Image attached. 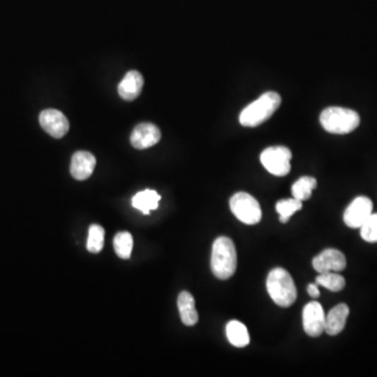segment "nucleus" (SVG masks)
<instances>
[{"label": "nucleus", "mask_w": 377, "mask_h": 377, "mask_svg": "<svg viewBox=\"0 0 377 377\" xmlns=\"http://www.w3.org/2000/svg\"><path fill=\"white\" fill-rule=\"evenodd\" d=\"M280 105V95L274 92H265L242 110L239 116L240 124L244 127H257L272 118Z\"/></svg>", "instance_id": "obj_1"}, {"label": "nucleus", "mask_w": 377, "mask_h": 377, "mask_svg": "<svg viewBox=\"0 0 377 377\" xmlns=\"http://www.w3.org/2000/svg\"><path fill=\"white\" fill-rule=\"evenodd\" d=\"M211 268L216 278L227 280L237 270V251L235 244L227 237L215 240L212 249Z\"/></svg>", "instance_id": "obj_2"}, {"label": "nucleus", "mask_w": 377, "mask_h": 377, "mask_svg": "<svg viewBox=\"0 0 377 377\" xmlns=\"http://www.w3.org/2000/svg\"><path fill=\"white\" fill-rule=\"evenodd\" d=\"M266 288L272 300L280 307H289L296 302V284L289 273L284 268H277L270 270L266 280Z\"/></svg>", "instance_id": "obj_3"}, {"label": "nucleus", "mask_w": 377, "mask_h": 377, "mask_svg": "<svg viewBox=\"0 0 377 377\" xmlns=\"http://www.w3.org/2000/svg\"><path fill=\"white\" fill-rule=\"evenodd\" d=\"M322 127L329 133L347 134L359 127L361 119L354 110L344 107H328L320 116Z\"/></svg>", "instance_id": "obj_4"}, {"label": "nucleus", "mask_w": 377, "mask_h": 377, "mask_svg": "<svg viewBox=\"0 0 377 377\" xmlns=\"http://www.w3.org/2000/svg\"><path fill=\"white\" fill-rule=\"evenodd\" d=\"M232 213L244 225H257L262 220V210L257 199L246 192H238L229 201Z\"/></svg>", "instance_id": "obj_5"}, {"label": "nucleus", "mask_w": 377, "mask_h": 377, "mask_svg": "<svg viewBox=\"0 0 377 377\" xmlns=\"http://www.w3.org/2000/svg\"><path fill=\"white\" fill-rule=\"evenodd\" d=\"M292 151L283 146L268 147L260 155L264 168L275 176L282 177L290 171Z\"/></svg>", "instance_id": "obj_6"}, {"label": "nucleus", "mask_w": 377, "mask_h": 377, "mask_svg": "<svg viewBox=\"0 0 377 377\" xmlns=\"http://www.w3.org/2000/svg\"><path fill=\"white\" fill-rule=\"evenodd\" d=\"M373 211L371 199L366 196H359L347 208L344 213V222L351 229H359Z\"/></svg>", "instance_id": "obj_7"}, {"label": "nucleus", "mask_w": 377, "mask_h": 377, "mask_svg": "<svg viewBox=\"0 0 377 377\" xmlns=\"http://www.w3.org/2000/svg\"><path fill=\"white\" fill-rule=\"evenodd\" d=\"M326 314L318 302L309 303L303 309V327L305 333L311 337H318L325 333Z\"/></svg>", "instance_id": "obj_8"}, {"label": "nucleus", "mask_w": 377, "mask_h": 377, "mask_svg": "<svg viewBox=\"0 0 377 377\" xmlns=\"http://www.w3.org/2000/svg\"><path fill=\"white\" fill-rule=\"evenodd\" d=\"M347 265L346 257L342 251L335 249H327L313 258V266L318 274L325 273H339L345 270Z\"/></svg>", "instance_id": "obj_9"}, {"label": "nucleus", "mask_w": 377, "mask_h": 377, "mask_svg": "<svg viewBox=\"0 0 377 377\" xmlns=\"http://www.w3.org/2000/svg\"><path fill=\"white\" fill-rule=\"evenodd\" d=\"M39 122L43 130L53 138H61L68 132V120L59 110H43L39 116Z\"/></svg>", "instance_id": "obj_10"}, {"label": "nucleus", "mask_w": 377, "mask_h": 377, "mask_svg": "<svg viewBox=\"0 0 377 377\" xmlns=\"http://www.w3.org/2000/svg\"><path fill=\"white\" fill-rule=\"evenodd\" d=\"M162 133L157 126L151 123H142L134 128L130 138L132 146L138 150L150 148L160 140Z\"/></svg>", "instance_id": "obj_11"}, {"label": "nucleus", "mask_w": 377, "mask_h": 377, "mask_svg": "<svg viewBox=\"0 0 377 377\" xmlns=\"http://www.w3.org/2000/svg\"><path fill=\"white\" fill-rule=\"evenodd\" d=\"M97 160L92 153L78 151L71 157V174L77 181H85L92 176Z\"/></svg>", "instance_id": "obj_12"}, {"label": "nucleus", "mask_w": 377, "mask_h": 377, "mask_svg": "<svg viewBox=\"0 0 377 377\" xmlns=\"http://www.w3.org/2000/svg\"><path fill=\"white\" fill-rule=\"evenodd\" d=\"M143 86H144L143 76L136 71H128L124 79L119 84V95L125 101H133L142 92Z\"/></svg>", "instance_id": "obj_13"}, {"label": "nucleus", "mask_w": 377, "mask_h": 377, "mask_svg": "<svg viewBox=\"0 0 377 377\" xmlns=\"http://www.w3.org/2000/svg\"><path fill=\"white\" fill-rule=\"evenodd\" d=\"M349 311H350L346 304H339L333 307L326 316L325 333L331 337L340 335L345 328Z\"/></svg>", "instance_id": "obj_14"}, {"label": "nucleus", "mask_w": 377, "mask_h": 377, "mask_svg": "<svg viewBox=\"0 0 377 377\" xmlns=\"http://www.w3.org/2000/svg\"><path fill=\"white\" fill-rule=\"evenodd\" d=\"M177 306H179V316L181 322L186 326H194L198 322V313L195 307V300L192 294L188 292H183L179 294L177 299Z\"/></svg>", "instance_id": "obj_15"}, {"label": "nucleus", "mask_w": 377, "mask_h": 377, "mask_svg": "<svg viewBox=\"0 0 377 377\" xmlns=\"http://www.w3.org/2000/svg\"><path fill=\"white\" fill-rule=\"evenodd\" d=\"M227 340L232 345L237 348H244L250 344V335L246 325L239 321H231L225 327Z\"/></svg>", "instance_id": "obj_16"}, {"label": "nucleus", "mask_w": 377, "mask_h": 377, "mask_svg": "<svg viewBox=\"0 0 377 377\" xmlns=\"http://www.w3.org/2000/svg\"><path fill=\"white\" fill-rule=\"evenodd\" d=\"M160 201V195H158L157 191L145 190L143 192H138L132 198V205L136 209L140 210L145 215H148L151 210L157 209Z\"/></svg>", "instance_id": "obj_17"}, {"label": "nucleus", "mask_w": 377, "mask_h": 377, "mask_svg": "<svg viewBox=\"0 0 377 377\" xmlns=\"http://www.w3.org/2000/svg\"><path fill=\"white\" fill-rule=\"evenodd\" d=\"M316 188V179L311 176H303L292 185V193L294 198L301 201H309Z\"/></svg>", "instance_id": "obj_18"}, {"label": "nucleus", "mask_w": 377, "mask_h": 377, "mask_svg": "<svg viewBox=\"0 0 377 377\" xmlns=\"http://www.w3.org/2000/svg\"><path fill=\"white\" fill-rule=\"evenodd\" d=\"M316 284L327 288L330 292H341L346 285L345 278L340 274L335 272L325 273V274H318L316 278Z\"/></svg>", "instance_id": "obj_19"}, {"label": "nucleus", "mask_w": 377, "mask_h": 377, "mask_svg": "<svg viewBox=\"0 0 377 377\" xmlns=\"http://www.w3.org/2000/svg\"><path fill=\"white\" fill-rule=\"evenodd\" d=\"M303 201H299V199L292 198L283 199V201H278L276 205V210L278 212L279 220L282 223H287L289 221L290 217L294 215L296 212L300 211L303 208Z\"/></svg>", "instance_id": "obj_20"}, {"label": "nucleus", "mask_w": 377, "mask_h": 377, "mask_svg": "<svg viewBox=\"0 0 377 377\" xmlns=\"http://www.w3.org/2000/svg\"><path fill=\"white\" fill-rule=\"evenodd\" d=\"M114 248L116 255L122 259H129L133 248V238L128 232H120L114 239Z\"/></svg>", "instance_id": "obj_21"}, {"label": "nucleus", "mask_w": 377, "mask_h": 377, "mask_svg": "<svg viewBox=\"0 0 377 377\" xmlns=\"http://www.w3.org/2000/svg\"><path fill=\"white\" fill-rule=\"evenodd\" d=\"M104 237H105V231H104L103 227L99 225H92L90 227V233H88V251L97 253L103 250Z\"/></svg>", "instance_id": "obj_22"}, {"label": "nucleus", "mask_w": 377, "mask_h": 377, "mask_svg": "<svg viewBox=\"0 0 377 377\" xmlns=\"http://www.w3.org/2000/svg\"><path fill=\"white\" fill-rule=\"evenodd\" d=\"M361 236L365 241L369 244L377 242V214H371L367 221L361 225Z\"/></svg>", "instance_id": "obj_23"}, {"label": "nucleus", "mask_w": 377, "mask_h": 377, "mask_svg": "<svg viewBox=\"0 0 377 377\" xmlns=\"http://www.w3.org/2000/svg\"><path fill=\"white\" fill-rule=\"evenodd\" d=\"M307 292H309V296L313 297V298H318L320 297V289H318V284H309L307 286Z\"/></svg>", "instance_id": "obj_24"}]
</instances>
